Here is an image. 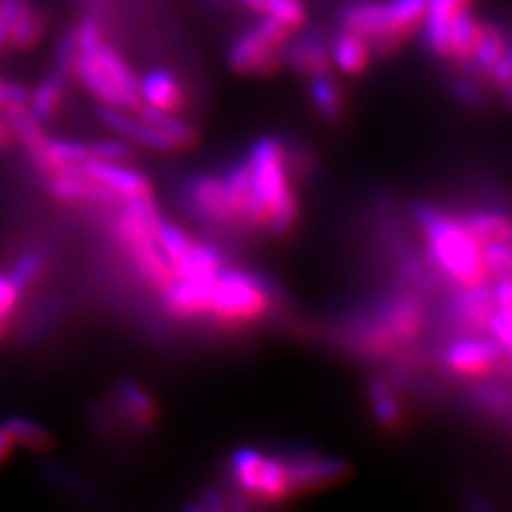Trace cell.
I'll use <instances>...</instances> for the list:
<instances>
[{
	"label": "cell",
	"instance_id": "obj_9",
	"mask_svg": "<svg viewBox=\"0 0 512 512\" xmlns=\"http://www.w3.org/2000/svg\"><path fill=\"white\" fill-rule=\"evenodd\" d=\"M498 310L491 291V282L463 286L457 288V293L448 306V320L451 325L461 329V333H487L489 320L493 312Z\"/></svg>",
	"mask_w": 512,
	"mask_h": 512
},
{
	"label": "cell",
	"instance_id": "obj_15",
	"mask_svg": "<svg viewBox=\"0 0 512 512\" xmlns=\"http://www.w3.org/2000/svg\"><path fill=\"white\" fill-rule=\"evenodd\" d=\"M288 476H291L293 495H303L308 491L320 489L333 480H340L346 474V463L342 459H325V457H293L284 459Z\"/></svg>",
	"mask_w": 512,
	"mask_h": 512
},
{
	"label": "cell",
	"instance_id": "obj_18",
	"mask_svg": "<svg viewBox=\"0 0 512 512\" xmlns=\"http://www.w3.org/2000/svg\"><path fill=\"white\" fill-rule=\"evenodd\" d=\"M282 60L288 64V67L306 77L331 71L329 45L325 43L323 37L318 35H306L299 41H293V39L288 41L282 52Z\"/></svg>",
	"mask_w": 512,
	"mask_h": 512
},
{
	"label": "cell",
	"instance_id": "obj_17",
	"mask_svg": "<svg viewBox=\"0 0 512 512\" xmlns=\"http://www.w3.org/2000/svg\"><path fill=\"white\" fill-rule=\"evenodd\" d=\"M139 94L141 103L163 111H171V114H178L186 103V92L182 82L175 77V73L167 69H152L143 75L139 79Z\"/></svg>",
	"mask_w": 512,
	"mask_h": 512
},
{
	"label": "cell",
	"instance_id": "obj_1",
	"mask_svg": "<svg viewBox=\"0 0 512 512\" xmlns=\"http://www.w3.org/2000/svg\"><path fill=\"white\" fill-rule=\"evenodd\" d=\"M412 216L425 239V261L434 274L451 282L455 288L491 280L483 246L459 218L425 203L414 205Z\"/></svg>",
	"mask_w": 512,
	"mask_h": 512
},
{
	"label": "cell",
	"instance_id": "obj_13",
	"mask_svg": "<svg viewBox=\"0 0 512 512\" xmlns=\"http://www.w3.org/2000/svg\"><path fill=\"white\" fill-rule=\"evenodd\" d=\"M73 75L77 82L82 84V88L90 92L94 99L103 105L124 109V111H137V107L141 105L139 101L133 99V96H128L114 82V79L109 77V73L101 67V64L88 54H77Z\"/></svg>",
	"mask_w": 512,
	"mask_h": 512
},
{
	"label": "cell",
	"instance_id": "obj_35",
	"mask_svg": "<svg viewBox=\"0 0 512 512\" xmlns=\"http://www.w3.org/2000/svg\"><path fill=\"white\" fill-rule=\"evenodd\" d=\"M45 154L50 160L52 173L64 165H82L86 158H90L88 143L69 141V139H50L45 143Z\"/></svg>",
	"mask_w": 512,
	"mask_h": 512
},
{
	"label": "cell",
	"instance_id": "obj_12",
	"mask_svg": "<svg viewBox=\"0 0 512 512\" xmlns=\"http://www.w3.org/2000/svg\"><path fill=\"white\" fill-rule=\"evenodd\" d=\"M216 276H190L175 278L167 291H163L165 308L175 318H199L210 310Z\"/></svg>",
	"mask_w": 512,
	"mask_h": 512
},
{
	"label": "cell",
	"instance_id": "obj_6",
	"mask_svg": "<svg viewBox=\"0 0 512 512\" xmlns=\"http://www.w3.org/2000/svg\"><path fill=\"white\" fill-rule=\"evenodd\" d=\"M442 361L446 370L461 378H487L508 363L504 348L485 333H461L448 342Z\"/></svg>",
	"mask_w": 512,
	"mask_h": 512
},
{
	"label": "cell",
	"instance_id": "obj_38",
	"mask_svg": "<svg viewBox=\"0 0 512 512\" xmlns=\"http://www.w3.org/2000/svg\"><path fill=\"white\" fill-rule=\"evenodd\" d=\"M77 43H75V35L73 30L62 32V37L56 45V56H54V71L52 75L60 82L67 84L69 77L73 75V67H75V60H77Z\"/></svg>",
	"mask_w": 512,
	"mask_h": 512
},
{
	"label": "cell",
	"instance_id": "obj_39",
	"mask_svg": "<svg viewBox=\"0 0 512 512\" xmlns=\"http://www.w3.org/2000/svg\"><path fill=\"white\" fill-rule=\"evenodd\" d=\"M491 278H512V246L498 242L483 248Z\"/></svg>",
	"mask_w": 512,
	"mask_h": 512
},
{
	"label": "cell",
	"instance_id": "obj_24",
	"mask_svg": "<svg viewBox=\"0 0 512 512\" xmlns=\"http://www.w3.org/2000/svg\"><path fill=\"white\" fill-rule=\"evenodd\" d=\"M222 267H227V261H224V254L216 246L195 242L182 256V261L171 271H173V278H190V276H214Z\"/></svg>",
	"mask_w": 512,
	"mask_h": 512
},
{
	"label": "cell",
	"instance_id": "obj_20",
	"mask_svg": "<svg viewBox=\"0 0 512 512\" xmlns=\"http://www.w3.org/2000/svg\"><path fill=\"white\" fill-rule=\"evenodd\" d=\"M372 45L367 39L355 35L350 30H340L329 45L331 67L344 75H361L372 62Z\"/></svg>",
	"mask_w": 512,
	"mask_h": 512
},
{
	"label": "cell",
	"instance_id": "obj_41",
	"mask_svg": "<svg viewBox=\"0 0 512 512\" xmlns=\"http://www.w3.org/2000/svg\"><path fill=\"white\" fill-rule=\"evenodd\" d=\"M90 156L109 163H126L133 158V148L124 139H101L90 143Z\"/></svg>",
	"mask_w": 512,
	"mask_h": 512
},
{
	"label": "cell",
	"instance_id": "obj_22",
	"mask_svg": "<svg viewBox=\"0 0 512 512\" xmlns=\"http://www.w3.org/2000/svg\"><path fill=\"white\" fill-rule=\"evenodd\" d=\"M135 114L143 122H148L150 126H154L156 131L167 135L175 143V146H178V150H190V148L197 146L199 133L188 122H184L182 118L171 114V111H163V109H156L152 105L141 103Z\"/></svg>",
	"mask_w": 512,
	"mask_h": 512
},
{
	"label": "cell",
	"instance_id": "obj_2",
	"mask_svg": "<svg viewBox=\"0 0 512 512\" xmlns=\"http://www.w3.org/2000/svg\"><path fill=\"white\" fill-rule=\"evenodd\" d=\"M246 163L256 199L267 216V233H291L299 216V199L293 188V169L288 163L286 146L276 137H261L254 141Z\"/></svg>",
	"mask_w": 512,
	"mask_h": 512
},
{
	"label": "cell",
	"instance_id": "obj_36",
	"mask_svg": "<svg viewBox=\"0 0 512 512\" xmlns=\"http://www.w3.org/2000/svg\"><path fill=\"white\" fill-rule=\"evenodd\" d=\"M265 15L284 24L286 28L299 30L308 22V7L303 0H269Z\"/></svg>",
	"mask_w": 512,
	"mask_h": 512
},
{
	"label": "cell",
	"instance_id": "obj_40",
	"mask_svg": "<svg viewBox=\"0 0 512 512\" xmlns=\"http://www.w3.org/2000/svg\"><path fill=\"white\" fill-rule=\"evenodd\" d=\"M41 269H43V256L37 252H28L22 256V259H18V263L13 265L9 276L15 282V286H18L24 293L26 288L35 282V278L41 274Z\"/></svg>",
	"mask_w": 512,
	"mask_h": 512
},
{
	"label": "cell",
	"instance_id": "obj_37",
	"mask_svg": "<svg viewBox=\"0 0 512 512\" xmlns=\"http://www.w3.org/2000/svg\"><path fill=\"white\" fill-rule=\"evenodd\" d=\"M75 35V43H77V52L79 54H94L99 47L105 43V30L99 18L94 15H86L77 22V26L73 28Z\"/></svg>",
	"mask_w": 512,
	"mask_h": 512
},
{
	"label": "cell",
	"instance_id": "obj_28",
	"mask_svg": "<svg viewBox=\"0 0 512 512\" xmlns=\"http://www.w3.org/2000/svg\"><path fill=\"white\" fill-rule=\"evenodd\" d=\"M461 222L466 224V229L483 248L489 244L504 242L512 227V218L498 210H478L468 214Z\"/></svg>",
	"mask_w": 512,
	"mask_h": 512
},
{
	"label": "cell",
	"instance_id": "obj_45",
	"mask_svg": "<svg viewBox=\"0 0 512 512\" xmlns=\"http://www.w3.org/2000/svg\"><path fill=\"white\" fill-rule=\"evenodd\" d=\"M13 448H15V442H13L11 436L7 434V429H5L3 425H0V463L7 461V459L11 457Z\"/></svg>",
	"mask_w": 512,
	"mask_h": 512
},
{
	"label": "cell",
	"instance_id": "obj_16",
	"mask_svg": "<svg viewBox=\"0 0 512 512\" xmlns=\"http://www.w3.org/2000/svg\"><path fill=\"white\" fill-rule=\"evenodd\" d=\"M5 120L11 128V133L20 139V143L24 146L32 163H35V167L45 175H52L50 160H47V154H45L47 137L43 133L41 124L32 118L28 107L15 105V103L5 105Z\"/></svg>",
	"mask_w": 512,
	"mask_h": 512
},
{
	"label": "cell",
	"instance_id": "obj_11",
	"mask_svg": "<svg viewBox=\"0 0 512 512\" xmlns=\"http://www.w3.org/2000/svg\"><path fill=\"white\" fill-rule=\"evenodd\" d=\"M96 118H99L107 128H111L116 135L137 143V146L152 150V152H160V154H173L180 152L175 143L163 135L160 131H156L154 126H150L148 122H143L135 111H124V109H116L109 105H101L96 109Z\"/></svg>",
	"mask_w": 512,
	"mask_h": 512
},
{
	"label": "cell",
	"instance_id": "obj_42",
	"mask_svg": "<svg viewBox=\"0 0 512 512\" xmlns=\"http://www.w3.org/2000/svg\"><path fill=\"white\" fill-rule=\"evenodd\" d=\"M487 333L504 348L508 363H512V312L495 310L489 320Z\"/></svg>",
	"mask_w": 512,
	"mask_h": 512
},
{
	"label": "cell",
	"instance_id": "obj_26",
	"mask_svg": "<svg viewBox=\"0 0 512 512\" xmlns=\"http://www.w3.org/2000/svg\"><path fill=\"white\" fill-rule=\"evenodd\" d=\"M43 35H45V15L35 3H32V0H28L24 9L20 11L18 20L13 22L7 47L18 52H30L32 47L39 45Z\"/></svg>",
	"mask_w": 512,
	"mask_h": 512
},
{
	"label": "cell",
	"instance_id": "obj_10",
	"mask_svg": "<svg viewBox=\"0 0 512 512\" xmlns=\"http://www.w3.org/2000/svg\"><path fill=\"white\" fill-rule=\"evenodd\" d=\"M186 195H188L190 210L197 218H201L207 224H216V227L224 231L235 233L227 195H224L222 175H212V173L195 175V178H192L186 186Z\"/></svg>",
	"mask_w": 512,
	"mask_h": 512
},
{
	"label": "cell",
	"instance_id": "obj_30",
	"mask_svg": "<svg viewBox=\"0 0 512 512\" xmlns=\"http://www.w3.org/2000/svg\"><path fill=\"white\" fill-rule=\"evenodd\" d=\"M370 404H372V412L376 416V421L382 427L395 429L404 423V406L402 399L395 393L393 384L389 380L376 378L370 384Z\"/></svg>",
	"mask_w": 512,
	"mask_h": 512
},
{
	"label": "cell",
	"instance_id": "obj_27",
	"mask_svg": "<svg viewBox=\"0 0 512 512\" xmlns=\"http://www.w3.org/2000/svg\"><path fill=\"white\" fill-rule=\"evenodd\" d=\"M506 50H508V41H506L504 30L500 26H495L493 22H483V35H480L476 54L468 67L474 71L476 77L478 75L489 77L491 69L500 62Z\"/></svg>",
	"mask_w": 512,
	"mask_h": 512
},
{
	"label": "cell",
	"instance_id": "obj_32",
	"mask_svg": "<svg viewBox=\"0 0 512 512\" xmlns=\"http://www.w3.org/2000/svg\"><path fill=\"white\" fill-rule=\"evenodd\" d=\"M101 67L109 73V77L128 94L133 96L135 101L141 103V94H139V77L135 75V71L128 67V62L116 52V47H111L107 41L96 50L94 54H90Z\"/></svg>",
	"mask_w": 512,
	"mask_h": 512
},
{
	"label": "cell",
	"instance_id": "obj_14",
	"mask_svg": "<svg viewBox=\"0 0 512 512\" xmlns=\"http://www.w3.org/2000/svg\"><path fill=\"white\" fill-rule=\"evenodd\" d=\"M79 167H82V171L94 182L114 190L118 197H122V201L139 195H152V186L146 175L126 167L124 163H109V160H99L90 156Z\"/></svg>",
	"mask_w": 512,
	"mask_h": 512
},
{
	"label": "cell",
	"instance_id": "obj_5",
	"mask_svg": "<svg viewBox=\"0 0 512 512\" xmlns=\"http://www.w3.org/2000/svg\"><path fill=\"white\" fill-rule=\"evenodd\" d=\"M293 39V30L274 18H263L239 35L229 47L227 62L233 73L239 75H271L284 60L282 52Z\"/></svg>",
	"mask_w": 512,
	"mask_h": 512
},
{
	"label": "cell",
	"instance_id": "obj_34",
	"mask_svg": "<svg viewBox=\"0 0 512 512\" xmlns=\"http://www.w3.org/2000/svg\"><path fill=\"white\" fill-rule=\"evenodd\" d=\"M154 233H156L158 248L163 252L165 261L169 263L171 269L182 261V256L190 250L192 244H195V239H192L184 229H180L178 224L165 220L163 216L158 218Z\"/></svg>",
	"mask_w": 512,
	"mask_h": 512
},
{
	"label": "cell",
	"instance_id": "obj_47",
	"mask_svg": "<svg viewBox=\"0 0 512 512\" xmlns=\"http://www.w3.org/2000/svg\"><path fill=\"white\" fill-rule=\"evenodd\" d=\"M5 90H7V82H3V79H0V107L5 105Z\"/></svg>",
	"mask_w": 512,
	"mask_h": 512
},
{
	"label": "cell",
	"instance_id": "obj_33",
	"mask_svg": "<svg viewBox=\"0 0 512 512\" xmlns=\"http://www.w3.org/2000/svg\"><path fill=\"white\" fill-rule=\"evenodd\" d=\"M64 82L50 75L47 79L30 92V101H28V111L32 114L39 124H47L56 118V111L62 103V94H64Z\"/></svg>",
	"mask_w": 512,
	"mask_h": 512
},
{
	"label": "cell",
	"instance_id": "obj_19",
	"mask_svg": "<svg viewBox=\"0 0 512 512\" xmlns=\"http://www.w3.org/2000/svg\"><path fill=\"white\" fill-rule=\"evenodd\" d=\"M114 406L133 429H150L158 414L154 397L135 380H120Z\"/></svg>",
	"mask_w": 512,
	"mask_h": 512
},
{
	"label": "cell",
	"instance_id": "obj_44",
	"mask_svg": "<svg viewBox=\"0 0 512 512\" xmlns=\"http://www.w3.org/2000/svg\"><path fill=\"white\" fill-rule=\"evenodd\" d=\"M26 3L28 0H0V50L7 47L13 22L18 20V15Z\"/></svg>",
	"mask_w": 512,
	"mask_h": 512
},
{
	"label": "cell",
	"instance_id": "obj_49",
	"mask_svg": "<svg viewBox=\"0 0 512 512\" xmlns=\"http://www.w3.org/2000/svg\"><path fill=\"white\" fill-rule=\"evenodd\" d=\"M504 244L512 246V227H510V231H508V235H506V239H504Z\"/></svg>",
	"mask_w": 512,
	"mask_h": 512
},
{
	"label": "cell",
	"instance_id": "obj_3",
	"mask_svg": "<svg viewBox=\"0 0 512 512\" xmlns=\"http://www.w3.org/2000/svg\"><path fill=\"white\" fill-rule=\"evenodd\" d=\"M158 218L160 214L156 210L152 195L124 199L122 210L114 222V231L118 242L135 263L139 276L146 280L154 291L163 293L175 278L156 242L154 231Z\"/></svg>",
	"mask_w": 512,
	"mask_h": 512
},
{
	"label": "cell",
	"instance_id": "obj_51",
	"mask_svg": "<svg viewBox=\"0 0 512 512\" xmlns=\"http://www.w3.org/2000/svg\"><path fill=\"white\" fill-rule=\"evenodd\" d=\"M510 52H512V45H510Z\"/></svg>",
	"mask_w": 512,
	"mask_h": 512
},
{
	"label": "cell",
	"instance_id": "obj_4",
	"mask_svg": "<svg viewBox=\"0 0 512 512\" xmlns=\"http://www.w3.org/2000/svg\"><path fill=\"white\" fill-rule=\"evenodd\" d=\"M274 310V291L261 278L246 269L222 267L216 276L210 301V314L224 327L254 325Z\"/></svg>",
	"mask_w": 512,
	"mask_h": 512
},
{
	"label": "cell",
	"instance_id": "obj_7",
	"mask_svg": "<svg viewBox=\"0 0 512 512\" xmlns=\"http://www.w3.org/2000/svg\"><path fill=\"white\" fill-rule=\"evenodd\" d=\"M374 316L402 346L419 340L427 329L425 303L419 295L410 291L384 299Z\"/></svg>",
	"mask_w": 512,
	"mask_h": 512
},
{
	"label": "cell",
	"instance_id": "obj_46",
	"mask_svg": "<svg viewBox=\"0 0 512 512\" xmlns=\"http://www.w3.org/2000/svg\"><path fill=\"white\" fill-rule=\"evenodd\" d=\"M237 3L242 5L244 9H248L250 13L265 15V9H267V3H269V0H237Z\"/></svg>",
	"mask_w": 512,
	"mask_h": 512
},
{
	"label": "cell",
	"instance_id": "obj_31",
	"mask_svg": "<svg viewBox=\"0 0 512 512\" xmlns=\"http://www.w3.org/2000/svg\"><path fill=\"white\" fill-rule=\"evenodd\" d=\"M310 96L320 116L325 120H340L344 111V94L331 73L310 77Z\"/></svg>",
	"mask_w": 512,
	"mask_h": 512
},
{
	"label": "cell",
	"instance_id": "obj_21",
	"mask_svg": "<svg viewBox=\"0 0 512 512\" xmlns=\"http://www.w3.org/2000/svg\"><path fill=\"white\" fill-rule=\"evenodd\" d=\"M480 35H483V22L476 18L470 7L461 9L451 22V32H448V58L468 67L476 54Z\"/></svg>",
	"mask_w": 512,
	"mask_h": 512
},
{
	"label": "cell",
	"instance_id": "obj_50",
	"mask_svg": "<svg viewBox=\"0 0 512 512\" xmlns=\"http://www.w3.org/2000/svg\"><path fill=\"white\" fill-rule=\"evenodd\" d=\"M5 327H7V320H3V318H0V335H3Z\"/></svg>",
	"mask_w": 512,
	"mask_h": 512
},
{
	"label": "cell",
	"instance_id": "obj_43",
	"mask_svg": "<svg viewBox=\"0 0 512 512\" xmlns=\"http://www.w3.org/2000/svg\"><path fill=\"white\" fill-rule=\"evenodd\" d=\"M20 295H22V291L15 286L11 276L5 274V271H0V318L7 320V323H9L11 314L15 312V308H18Z\"/></svg>",
	"mask_w": 512,
	"mask_h": 512
},
{
	"label": "cell",
	"instance_id": "obj_25",
	"mask_svg": "<svg viewBox=\"0 0 512 512\" xmlns=\"http://www.w3.org/2000/svg\"><path fill=\"white\" fill-rule=\"evenodd\" d=\"M263 463H265V453L256 451V448L244 446L233 453L231 476H233L242 498H252V500L256 498V489H259Z\"/></svg>",
	"mask_w": 512,
	"mask_h": 512
},
{
	"label": "cell",
	"instance_id": "obj_8",
	"mask_svg": "<svg viewBox=\"0 0 512 512\" xmlns=\"http://www.w3.org/2000/svg\"><path fill=\"white\" fill-rule=\"evenodd\" d=\"M47 188H50V195L62 203H90L105 207L122 205V197H118L114 190L88 178L79 165H64L56 169L50 175Z\"/></svg>",
	"mask_w": 512,
	"mask_h": 512
},
{
	"label": "cell",
	"instance_id": "obj_48",
	"mask_svg": "<svg viewBox=\"0 0 512 512\" xmlns=\"http://www.w3.org/2000/svg\"><path fill=\"white\" fill-rule=\"evenodd\" d=\"M504 92H506V99H508V103L512 105V79H510V82L504 86Z\"/></svg>",
	"mask_w": 512,
	"mask_h": 512
},
{
	"label": "cell",
	"instance_id": "obj_29",
	"mask_svg": "<svg viewBox=\"0 0 512 512\" xmlns=\"http://www.w3.org/2000/svg\"><path fill=\"white\" fill-rule=\"evenodd\" d=\"M0 425L7 429V434L11 436L15 446H24L28 451H35V453H45L54 446V436L50 431H47L41 423L26 419V416H20V414L7 416Z\"/></svg>",
	"mask_w": 512,
	"mask_h": 512
},
{
	"label": "cell",
	"instance_id": "obj_23",
	"mask_svg": "<svg viewBox=\"0 0 512 512\" xmlns=\"http://www.w3.org/2000/svg\"><path fill=\"white\" fill-rule=\"evenodd\" d=\"M291 498H293V485H291V476H288L286 461L265 455L259 489H256L254 500L263 504H280Z\"/></svg>",
	"mask_w": 512,
	"mask_h": 512
}]
</instances>
